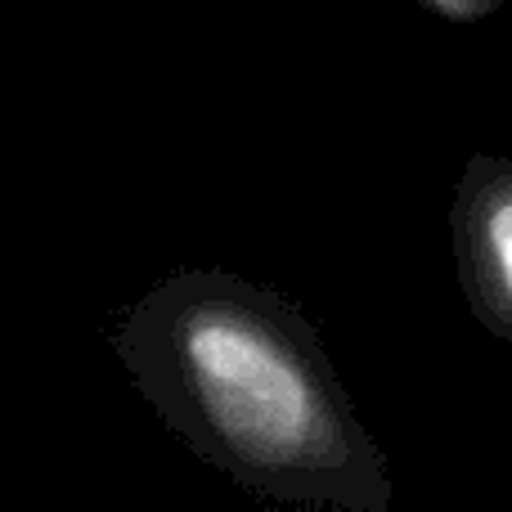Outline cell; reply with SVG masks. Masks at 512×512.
<instances>
[{
  "label": "cell",
  "instance_id": "cell-1",
  "mask_svg": "<svg viewBox=\"0 0 512 512\" xmlns=\"http://www.w3.org/2000/svg\"><path fill=\"white\" fill-rule=\"evenodd\" d=\"M108 337L144 405L234 486L306 512H396L387 454L324 337L270 283L176 270L144 288Z\"/></svg>",
  "mask_w": 512,
  "mask_h": 512
},
{
  "label": "cell",
  "instance_id": "cell-2",
  "mask_svg": "<svg viewBox=\"0 0 512 512\" xmlns=\"http://www.w3.org/2000/svg\"><path fill=\"white\" fill-rule=\"evenodd\" d=\"M450 239L477 324L512 346V158L477 153L454 185Z\"/></svg>",
  "mask_w": 512,
  "mask_h": 512
},
{
  "label": "cell",
  "instance_id": "cell-3",
  "mask_svg": "<svg viewBox=\"0 0 512 512\" xmlns=\"http://www.w3.org/2000/svg\"><path fill=\"white\" fill-rule=\"evenodd\" d=\"M418 9H423V14L445 18V23L468 27V23H481V18L499 14V9H504V0H418Z\"/></svg>",
  "mask_w": 512,
  "mask_h": 512
}]
</instances>
